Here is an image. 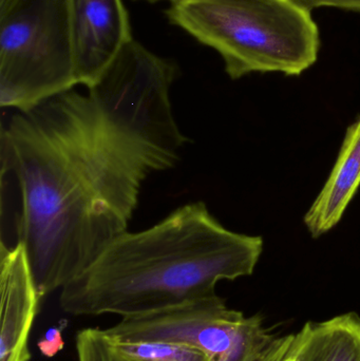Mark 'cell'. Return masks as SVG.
I'll list each match as a JSON object with an SVG mask.
<instances>
[{
	"mask_svg": "<svg viewBox=\"0 0 360 361\" xmlns=\"http://www.w3.org/2000/svg\"><path fill=\"white\" fill-rule=\"evenodd\" d=\"M292 361H360V317L355 313L308 322L293 334Z\"/></svg>",
	"mask_w": 360,
	"mask_h": 361,
	"instance_id": "9",
	"label": "cell"
},
{
	"mask_svg": "<svg viewBox=\"0 0 360 361\" xmlns=\"http://www.w3.org/2000/svg\"><path fill=\"white\" fill-rule=\"evenodd\" d=\"M125 343L161 341L196 348L209 361H262L274 335L259 315L247 317L230 309L221 297H207L164 311L122 318L104 330Z\"/></svg>",
	"mask_w": 360,
	"mask_h": 361,
	"instance_id": "5",
	"label": "cell"
},
{
	"mask_svg": "<svg viewBox=\"0 0 360 361\" xmlns=\"http://www.w3.org/2000/svg\"><path fill=\"white\" fill-rule=\"evenodd\" d=\"M104 335L109 361H209L200 350L181 343H125L107 336L105 332Z\"/></svg>",
	"mask_w": 360,
	"mask_h": 361,
	"instance_id": "10",
	"label": "cell"
},
{
	"mask_svg": "<svg viewBox=\"0 0 360 361\" xmlns=\"http://www.w3.org/2000/svg\"><path fill=\"white\" fill-rule=\"evenodd\" d=\"M78 361H109L104 331L88 328L76 335Z\"/></svg>",
	"mask_w": 360,
	"mask_h": 361,
	"instance_id": "11",
	"label": "cell"
},
{
	"mask_svg": "<svg viewBox=\"0 0 360 361\" xmlns=\"http://www.w3.org/2000/svg\"><path fill=\"white\" fill-rule=\"evenodd\" d=\"M263 250L257 235L225 228L203 202L145 231L116 238L61 290L74 316L135 317L215 296L222 280L251 276Z\"/></svg>",
	"mask_w": 360,
	"mask_h": 361,
	"instance_id": "2",
	"label": "cell"
},
{
	"mask_svg": "<svg viewBox=\"0 0 360 361\" xmlns=\"http://www.w3.org/2000/svg\"><path fill=\"white\" fill-rule=\"evenodd\" d=\"M167 16L217 51L232 80L300 75L318 59V25L302 0H173Z\"/></svg>",
	"mask_w": 360,
	"mask_h": 361,
	"instance_id": "3",
	"label": "cell"
},
{
	"mask_svg": "<svg viewBox=\"0 0 360 361\" xmlns=\"http://www.w3.org/2000/svg\"><path fill=\"white\" fill-rule=\"evenodd\" d=\"M146 1H159V0H146ZM173 1V0H171Z\"/></svg>",
	"mask_w": 360,
	"mask_h": 361,
	"instance_id": "14",
	"label": "cell"
},
{
	"mask_svg": "<svg viewBox=\"0 0 360 361\" xmlns=\"http://www.w3.org/2000/svg\"><path fill=\"white\" fill-rule=\"evenodd\" d=\"M0 250V361H30V333L42 297L23 244Z\"/></svg>",
	"mask_w": 360,
	"mask_h": 361,
	"instance_id": "7",
	"label": "cell"
},
{
	"mask_svg": "<svg viewBox=\"0 0 360 361\" xmlns=\"http://www.w3.org/2000/svg\"><path fill=\"white\" fill-rule=\"evenodd\" d=\"M77 85L68 0H0V105L27 111Z\"/></svg>",
	"mask_w": 360,
	"mask_h": 361,
	"instance_id": "4",
	"label": "cell"
},
{
	"mask_svg": "<svg viewBox=\"0 0 360 361\" xmlns=\"http://www.w3.org/2000/svg\"><path fill=\"white\" fill-rule=\"evenodd\" d=\"M175 65L130 40L89 87L54 95L2 126L1 177L15 180L16 245L39 296L88 269L126 233L148 177L188 142L170 103Z\"/></svg>",
	"mask_w": 360,
	"mask_h": 361,
	"instance_id": "1",
	"label": "cell"
},
{
	"mask_svg": "<svg viewBox=\"0 0 360 361\" xmlns=\"http://www.w3.org/2000/svg\"><path fill=\"white\" fill-rule=\"evenodd\" d=\"M360 186V118L348 129L335 165L304 216L313 238L331 231L342 220Z\"/></svg>",
	"mask_w": 360,
	"mask_h": 361,
	"instance_id": "8",
	"label": "cell"
},
{
	"mask_svg": "<svg viewBox=\"0 0 360 361\" xmlns=\"http://www.w3.org/2000/svg\"><path fill=\"white\" fill-rule=\"evenodd\" d=\"M66 326L67 322L63 320L44 333L37 343V348L42 355L48 358L54 357L63 349L65 341L63 339V332Z\"/></svg>",
	"mask_w": 360,
	"mask_h": 361,
	"instance_id": "12",
	"label": "cell"
},
{
	"mask_svg": "<svg viewBox=\"0 0 360 361\" xmlns=\"http://www.w3.org/2000/svg\"><path fill=\"white\" fill-rule=\"evenodd\" d=\"M309 8H337L360 12V0H302Z\"/></svg>",
	"mask_w": 360,
	"mask_h": 361,
	"instance_id": "13",
	"label": "cell"
},
{
	"mask_svg": "<svg viewBox=\"0 0 360 361\" xmlns=\"http://www.w3.org/2000/svg\"><path fill=\"white\" fill-rule=\"evenodd\" d=\"M77 85L90 87L132 40L123 0H68Z\"/></svg>",
	"mask_w": 360,
	"mask_h": 361,
	"instance_id": "6",
	"label": "cell"
}]
</instances>
